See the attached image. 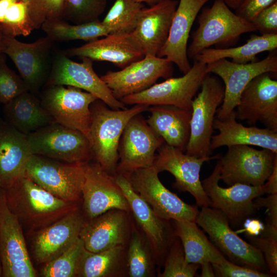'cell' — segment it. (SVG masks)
Wrapping results in <instances>:
<instances>
[{"label": "cell", "instance_id": "cell-1", "mask_svg": "<svg viewBox=\"0 0 277 277\" xmlns=\"http://www.w3.org/2000/svg\"><path fill=\"white\" fill-rule=\"evenodd\" d=\"M3 189L8 207L30 236L79 208L80 204L56 197L26 175Z\"/></svg>", "mask_w": 277, "mask_h": 277}, {"label": "cell", "instance_id": "cell-2", "mask_svg": "<svg viewBox=\"0 0 277 277\" xmlns=\"http://www.w3.org/2000/svg\"><path fill=\"white\" fill-rule=\"evenodd\" d=\"M108 107L99 99L91 104L89 140L96 162L106 171L114 175L122 133L129 121L135 115L148 110V106L136 104L129 109L118 110Z\"/></svg>", "mask_w": 277, "mask_h": 277}, {"label": "cell", "instance_id": "cell-3", "mask_svg": "<svg viewBox=\"0 0 277 277\" xmlns=\"http://www.w3.org/2000/svg\"><path fill=\"white\" fill-rule=\"evenodd\" d=\"M198 28L192 33L187 47L188 58L211 46L228 48L245 33L257 31L254 25L233 13L224 0H215L211 7L204 8L197 16Z\"/></svg>", "mask_w": 277, "mask_h": 277}, {"label": "cell", "instance_id": "cell-4", "mask_svg": "<svg viewBox=\"0 0 277 277\" xmlns=\"http://www.w3.org/2000/svg\"><path fill=\"white\" fill-rule=\"evenodd\" d=\"M86 164L32 154L27 163L26 175L56 197L80 204Z\"/></svg>", "mask_w": 277, "mask_h": 277}, {"label": "cell", "instance_id": "cell-5", "mask_svg": "<svg viewBox=\"0 0 277 277\" xmlns=\"http://www.w3.org/2000/svg\"><path fill=\"white\" fill-rule=\"evenodd\" d=\"M192 103L190 136L185 153L197 157L210 156V145L217 110L223 101L225 86L217 76L208 73Z\"/></svg>", "mask_w": 277, "mask_h": 277}, {"label": "cell", "instance_id": "cell-6", "mask_svg": "<svg viewBox=\"0 0 277 277\" xmlns=\"http://www.w3.org/2000/svg\"><path fill=\"white\" fill-rule=\"evenodd\" d=\"M32 154L67 163H87L93 157L81 132L54 122L27 135Z\"/></svg>", "mask_w": 277, "mask_h": 277}, {"label": "cell", "instance_id": "cell-7", "mask_svg": "<svg viewBox=\"0 0 277 277\" xmlns=\"http://www.w3.org/2000/svg\"><path fill=\"white\" fill-rule=\"evenodd\" d=\"M276 161L277 153L267 149L258 150L249 145L229 146L217 161L220 180L228 186L238 183L262 185L272 173Z\"/></svg>", "mask_w": 277, "mask_h": 277}, {"label": "cell", "instance_id": "cell-8", "mask_svg": "<svg viewBox=\"0 0 277 277\" xmlns=\"http://www.w3.org/2000/svg\"><path fill=\"white\" fill-rule=\"evenodd\" d=\"M195 222L230 261L260 271L266 270L262 253L231 228L228 219L221 211L209 207H202Z\"/></svg>", "mask_w": 277, "mask_h": 277}, {"label": "cell", "instance_id": "cell-9", "mask_svg": "<svg viewBox=\"0 0 277 277\" xmlns=\"http://www.w3.org/2000/svg\"><path fill=\"white\" fill-rule=\"evenodd\" d=\"M207 74L206 65L194 61L193 66L183 76L168 78L120 101L125 105H172L192 110V101Z\"/></svg>", "mask_w": 277, "mask_h": 277}, {"label": "cell", "instance_id": "cell-10", "mask_svg": "<svg viewBox=\"0 0 277 277\" xmlns=\"http://www.w3.org/2000/svg\"><path fill=\"white\" fill-rule=\"evenodd\" d=\"M54 43L47 35L27 43L2 35V54L11 59L29 91L35 93L45 85L51 67Z\"/></svg>", "mask_w": 277, "mask_h": 277}, {"label": "cell", "instance_id": "cell-11", "mask_svg": "<svg viewBox=\"0 0 277 277\" xmlns=\"http://www.w3.org/2000/svg\"><path fill=\"white\" fill-rule=\"evenodd\" d=\"M159 173L152 165L137 169L126 177L133 189L161 219L195 222L199 212L196 207L187 204L168 190L161 182Z\"/></svg>", "mask_w": 277, "mask_h": 277}, {"label": "cell", "instance_id": "cell-12", "mask_svg": "<svg viewBox=\"0 0 277 277\" xmlns=\"http://www.w3.org/2000/svg\"><path fill=\"white\" fill-rule=\"evenodd\" d=\"M92 94L69 86H46L42 93L43 107L54 122L83 133L89 140Z\"/></svg>", "mask_w": 277, "mask_h": 277}, {"label": "cell", "instance_id": "cell-13", "mask_svg": "<svg viewBox=\"0 0 277 277\" xmlns=\"http://www.w3.org/2000/svg\"><path fill=\"white\" fill-rule=\"evenodd\" d=\"M206 71L218 76L225 86L223 101L215 117L222 120L235 110L242 91L252 79L262 73H276V49L270 51L267 56L261 61L246 64H238L222 58L207 64Z\"/></svg>", "mask_w": 277, "mask_h": 277}, {"label": "cell", "instance_id": "cell-14", "mask_svg": "<svg viewBox=\"0 0 277 277\" xmlns=\"http://www.w3.org/2000/svg\"><path fill=\"white\" fill-rule=\"evenodd\" d=\"M164 143L141 113L133 116L120 140L115 174L126 176L137 169L152 165L156 151Z\"/></svg>", "mask_w": 277, "mask_h": 277}, {"label": "cell", "instance_id": "cell-15", "mask_svg": "<svg viewBox=\"0 0 277 277\" xmlns=\"http://www.w3.org/2000/svg\"><path fill=\"white\" fill-rule=\"evenodd\" d=\"M77 63L63 52L52 57L51 67L46 86H69L87 91L102 101L112 109H124L125 105L113 95L111 90L95 73L93 61L81 58Z\"/></svg>", "mask_w": 277, "mask_h": 277}, {"label": "cell", "instance_id": "cell-16", "mask_svg": "<svg viewBox=\"0 0 277 277\" xmlns=\"http://www.w3.org/2000/svg\"><path fill=\"white\" fill-rule=\"evenodd\" d=\"M0 261L4 277H34L23 227L0 187Z\"/></svg>", "mask_w": 277, "mask_h": 277}, {"label": "cell", "instance_id": "cell-17", "mask_svg": "<svg viewBox=\"0 0 277 277\" xmlns=\"http://www.w3.org/2000/svg\"><path fill=\"white\" fill-rule=\"evenodd\" d=\"M220 167L217 162L212 173L201 182L210 205L221 211L229 222L240 224L256 210L254 200L266 193L265 183L260 186L235 184L224 188L219 185Z\"/></svg>", "mask_w": 277, "mask_h": 277}, {"label": "cell", "instance_id": "cell-18", "mask_svg": "<svg viewBox=\"0 0 277 277\" xmlns=\"http://www.w3.org/2000/svg\"><path fill=\"white\" fill-rule=\"evenodd\" d=\"M153 165L159 172L166 171L175 178L173 186L180 191L188 192L195 199L200 207H209L210 200L200 179V173L204 162L219 159L220 154L206 157H197L164 143L157 150Z\"/></svg>", "mask_w": 277, "mask_h": 277}, {"label": "cell", "instance_id": "cell-19", "mask_svg": "<svg viewBox=\"0 0 277 277\" xmlns=\"http://www.w3.org/2000/svg\"><path fill=\"white\" fill-rule=\"evenodd\" d=\"M173 73V63L166 58L146 55L121 70L108 71L101 78L114 97L120 100L149 88L160 78L172 77Z\"/></svg>", "mask_w": 277, "mask_h": 277}, {"label": "cell", "instance_id": "cell-20", "mask_svg": "<svg viewBox=\"0 0 277 277\" xmlns=\"http://www.w3.org/2000/svg\"><path fill=\"white\" fill-rule=\"evenodd\" d=\"M82 202L86 219L112 209L130 211L127 200L116 183L114 175L106 171L97 162L86 164Z\"/></svg>", "mask_w": 277, "mask_h": 277}, {"label": "cell", "instance_id": "cell-21", "mask_svg": "<svg viewBox=\"0 0 277 277\" xmlns=\"http://www.w3.org/2000/svg\"><path fill=\"white\" fill-rule=\"evenodd\" d=\"M236 120L248 124L258 122L277 131V81L269 73L252 79L242 91L235 108Z\"/></svg>", "mask_w": 277, "mask_h": 277}, {"label": "cell", "instance_id": "cell-22", "mask_svg": "<svg viewBox=\"0 0 277 277\" xmlns=\"http://www.w3.org/2000/svg\"><path fill=\"white\" fill-rule=\"evenodd\" d=\"M86 217L80 208L34 233L32 252L38 264H45L67 250L79 238Z\"/></svg>", "mask_w": 277, "mask_h": 277}, {"label": "cell", "instance_id": "cell-23", "mask_svg": "<svg viewBox=\"0 0 277 277\" xmlns=\"http://www.w3.org/2000/svg\"><path fill=\"white\" fill-rule=\"evenodd\" d=\"M178 4L176 0H162L141 11L130 33L144 55L157 56L167 40Z\"/></svg>", "mask_w": 277, "mask_h": 277}, {"label": "cell", "instance_id": "cell-24", "mask_svg": "<svg viewBox=\"0 0 277 277\" xmlns=\"http://www.w3.org/2000/svg\"><path fill=\"white\" fill-rule=\"evenodd\" d=\"M68 57H87L96 61L109 62L123 69L142 59L145 55L130 33L109 34L81 46L63 51Z\"/></svg>", "mask_w": 277, "mask_h": 277}, {"label": "cell", "instance_id": "cell-25", "mask_svg": "<svg viewBox=\"0 0 277 277\" xmlns=\"http://www.w3.org/2000/svg\"><path fill=\"white\" fill-rule=\"evenodd\" d=\"M209 1L180 0L167 40L157 55L175 64L184 74L191 67L187 53L191 27L200 10Z\"/></svg>", "mask_w": 277, "mask_h": 277}, {"label": "cell", "instance_id": "cell-26", "mask_svg": "<svg viewBox=\"0 0 277 277\" xmlns=\"http://www.w3.org/2000/svg\"><path fill=\"white\" fill-rule=\"evenodd\" d=\"M127 212L112 209L86 219L80 234L85 249L98 252L124 246L129 232Z\"/></svg>", "mask_w": 277, "mask_h": 277}, {"label": "cell", "instance_id": "cell-27", "mask_svg": "<svg viewBox=\"0 0 277 277\" xmlns=\"http://www.w3.org/2000/svg\"><path fill=\"white\" fill-rule=\"evenodd\" d=\"M32 154L27 135L0 120V187H8L26 175Z\"/></svg>", "mask_w": 277, "mask_h": 277}, {"label": "cell", "instance_id": "cell-28", "mask_svg": "<svg viewBox=\"0 0 277 277\" xmlns=\"http://www.w3.org/2000/svg\"><path fill=\"white\" fill-rule=\"evenodd\" d=\"M213 129L219 133L211 137L212 150L222 146L249 145L260 147L277 153V131L267 128L245 126L236 121L235 110L225 118H215Z\"/></svg>", "mask_w": 277, "mask_h": 277}, {"label": "cell", "instance_id": "cell-29", "mask_svg": "<svg viewBox=\"0 0 277 277\" xmlns=\"http://www.w3.org/2000/svg\"><path fill=\"white\" fill-rule=\"evenodd\" d=\"M116 183L128 203L130 211L144 231L154 252L160 255L169 244L170 233L165 221L159 217L147 202L132 188L127 178L115 174Z\"/></svg>", "mask_w": 277, "mask_h": 277}, {"label": "cell", "instance_id": "cell-30", "mask_svg": "<svg viewBox=\"0 0 277 277\" xmlns=\"http://www.w3.org/2000/svg\"><path fill=\"white\" fill-rule=\"evenodd\" d=\"M150 115L146 120L165 143L185 151L190 136L192 110L172 105L148 107Z\"/></svg>", "mask_w": 277, "mask_h": 277}, {"label": "cell", "instance_id": "cell-31", "mask_svg": "<svg viewBox=\"0 0 277 277\" xmlns=\"http://www.w3.org/2000/svg\"><path fill=\"white\" fill-rule=\"evenodd\" d=\"M3 113L8 124L26 135L54 122L41 100L29 91L4 104Z\"/></svg>", "mask_w": 277, "mask_h": 277}, {"label": "cell", "instance_id": "cell-32", "mask_svg": "<svg viewBox=\"0 0 277 277\" xmlns=\"http://www.w3.org/2000/svg\"><path fill=\"white\" fill-rule=\"evenodd\" d=\"M174 235L181 241L185 259L189 263L219 264L225 258L211 243L194 221L173 220Z\"/></svg>", "mask_w": 277, "mask_h": 277}, {"label": "cell", "instance_id": "cell-33", "mask_svg": "<svg viewBox=\"0 0 277 277\" xmlns=\"http://www.w3.org/2000/svg\"><path fill=\"white\" fill-rule=\"evenodd\" d=\"M277 34H252L243 45L224 48H208L201 51L192 59L207 65L222 58H231L238 64L258 61L256 55L261 52L276 49Z\"/></svg>", "mask_w": 277, "mask_h": 277}, {"label": "cell", "instance_id": "cell-34", "mask_svg": "<svg viewBox=\"0 0 277 277\" xmlns=\"http://www.w3.org/2000/svg\"><path fill=\"white\" fill-rule=\"evenodd\" d=\"M41 28L54 42L73 40L90 42L110 33L99 19L80 24H70L63 19L46 21Z\"/></svg>", "mask_w": 277, "mask_h": 277}, {"label": "cell", "instance_id": "cell-35", "mask_svg": "<svg viewBox=\"0 0 277 277\" xmlns=\"http://www.w3.org/2000/svg\"><path fill=\"white\" fill-rule=\"evenodd\" d=\"M124 246L91 252L86 249L80 261L76 276L109 277L117 274L122 261Z\"/></svg>", "mask_w": 277, "mask_h": 277}, {"label": "cell", "instance_id": "cell-36", "mask_svg": "<svg viewBox=\"0 0 277 277\" xmlns=\"http://www.w3.org/2000/svg\"><path fill=\"white\" fill-rule=\"evenodd\" d=\"M142 3L134 0H115L102 23L109 31L114 33H130L137 23L142 9Z\"/></svg>", "mask_w": 277, "mask_h": 277}, {"label": "cell", "instance_id": "cell-37", "mask_svg": "<svg viewBox=\"0 0 277 277\" xmlns=\"http://www.w3.org/2000/svg\"><path fill=\"white\" fill-rule=\"evenodd\" d=\"M86 250L79 238L67 250L58 256L44 264L41 270L44 277L76 276L81 259Z\"/></svg>", "mask_w": 277, "mask_h": 277}, {"label": "cell", "instance_id": "cell-38", "mask_svg": "<svg viewBox=\"0 0 277 277\" xmlns=\"http://www.w3.org/2000/svg\"><path fill=\"white\" fill-rule=\"evenodd\" d=\"M34 29L27 5L21 0L10 5L0 24V32L2 35L14 37L27 36Z\"/></svg>", "mask_w": 277, "mask_h": 277}, {"label": "cell", "instance_id": "cell-39", "mask_svg": "<svg viewBox=\"0 0 277 277\" xmlns=\"http://www.w3.org/2000/svg\"><path fill=\"white\" fill-rule=\"evenodd\" d=\"M107 0H66L63 20L80 24L99 19Z\"/></svg>", "mask_w": 277, "mask_h": 277}, {"label": "cell", "instance_id": "cell-40", "mask_svg": "<svg viewBox=\"0 0 277 277\" xmlns=\"http://www.w3.org/2000/svg\"><path fill=\"white\" fill-rule=\"evenodd\" d=\"M127 266L130 277L150 276L149 255L143 239L138 234H133L131 239L128 251Z\"/></svg>", "mask_w": 277, "mask_h": 277}, {"label": "cell", "instance_id": "cell-41", "mask_svg": "<svg viewBox=\"0 0 277 277\" xmlns=\"http://www.w3.org/2000/svg\"><path fill=\"white\" fill-rule=\"evenodd\" d=\"M66 0H32L28 6L34 29L46 21L63 19Z\"/></svg>", "mask_w": 277, "mask_h": 277}, {"label": "cell", "instance_id": "cell-42", "mask_svg": "<svg viewBox=\"0 0 277 277\" xmlns=\"http://www.w3.org/2000/svg\"><path fill=\"white\" fill-rule=\"evenodd\" d=\"M199 264L189 263L185 259L182 246L175 243L171 247L165 261L161 277H193L200 267Z\"/></svg>", "mask_w": 277, "mask_h": 277}, {"label": "cell", "instance_id": "cell-43", "mask_svg": "<svg viewBox=\"0 0 277 277\" xmlns=\"http://www.w3.org/2000/svg\"><path fill=\"white\" fill-rule=\"evenodd\" d=\"M29 91L21 76L11 69L5 58L0 55V104H6Z\"/></svg>", "mask_w": 277, "mask_h": 277}, {"label": "cell", "instance_id": "cell-44", "mask_svg": "<svg viewBox=\"0 0 277 277\" xmlns=\"http://www.w3.org/2000/svg\"><path fill=\"white\" fill-rule=\"evenodd\" d=\"M215 276L270 277L271 274L233 263L226 259L217 264H212Z\"/></svg>", "mask_w": 277, "mask_h": 277}, {"label": "cell", "instance_id": "cell-45", "mask_svg": "<svg viewBox=\"0 0 277 277\" xmlns=\"http://www.w3.org/2000/svg\"><path fill=\"white\" fill-rule=\"evenodd\" d=\"M251 244L263 254L267 267L274 275L277 274V241L256 236L247 235Z\"/></svg>", "mask_w": 277, "mask_h": 277}, {"label": "cell", "instance_id": "cell-46", "mask_svg": "<svg viewBox=\"0 0 277 277\" xmlns=\"http://www.w3.org/2000/svg\"><path fill=\"white\" fill-rule=\"evenodd\" d=\"M251 22L261 34H277V1L260 11Z\"/></svg>", "mask_w": 277, "mask_h": 277}, {"label": "cell", "instance_id": "cell-47", "mask_svg": "<svg viewBox=\"0 0 277 277\" xmlns=\"http://www.w3.org/2000/svg\"><path fill=\"white\" fill-rule=\"evenodd\" d=\"M276 1L277 0H242L235 9V13L251 22L260 11Z\"/></svg>", "mask_w": 277, "mask_h": 277}, {"label": "cell", "instance_id": "cell-48", "mask_svg": "<svg viewBox=\"0 0 277 277\" xmlns=\"http://www.w3.org/2000/svg\"><path fill=\"white\" fill-rule=\"evenodd\" d=\"M255 209L266 207L269 212L266 226L277 229V193L269 194L267 197L259 196L254 200Z\"/></svg>", "mask_w": 277, "mask_h": 277}, {"label": "cell", "instance_id": "cell-49", "mask_svg": "<svg viewBox=\"0 0 277 277\" xmlns=\"http://www.w3.org/2000/svg\"><path fill=\"white\" fill-rule=\"evenodd\" d=\"M264 228L263 223L258 220H246L244 228L235 231L238 234L245 232L247 235L256 236L260 235Z\"/></svg>", "mask_w": 277, "mask_h": 277}, {"label": "cell", "instance_id": "cell-50", "mask_svg": "<svg viewBox=\"0 0 277 277\" xmlns=\"http://www.w3.org/2000/svg\"><path fill=\"white\" fill-rule=\"evenodd\" d=\"M266 181L265 183L266 193H277V161L274 163L272 173Z\"/></svg>", "mask_w": 277, "mask_h": 277}, {"label": "cell", "instance_id": "cell-51", "mask_svg": "<svg viewBox=\"0 0 277 277\" xmlns=\"http://www.w3.org/2000/svg\"><path fill=\"white\" fill-rule=\"evenodd\" d=\"M201 274L202 277H214L215 276L212 265L210 263H205L201 264Z\"/></svg>", "mask_w": 277, "mask_h": 277}, {"label": "cell", "instance_id": "cell-52", "mask_svg": "<svg viewBox=\"0 0 277 277\" xmlns=\"http://www.w3.org/2000/svg\"><path fill=\"white\" fill-rule=\"evenodd\" d=\"M19 0H0V24L2 22L6 13L13 3Z\"/></svg>", "mask_w": 277, "mask_h": 277}, {"label": "cell", "instance_id": "cell-53", "mask_svg": "<svg viewBox=\"0 0 277 277\" xmlns=\"http://www.w3.org/2000/svg\"><path fill=\"white\" fill-rule=\"evenodd\" d=\"M242 0H224L226 5L230 8L233 9H235Z\"/></svg>", "mask_w": 277, "mask_h": 277}, {"label": "cell", "instance_id": "cell-54", "mask_svg": "<svg viewBox=\"0 0 277 277\" xmlns=\"http://www.w3.org/2000/svg\"><path fill=\"white\" fill-rule=\"evenodd\" d=\"M136 2H139V3H145L150 6L154 5L159 2H160L162 0H134Z\"/></svg>", "mask_w": 277, "mask_h": 277}, {"label": "cell", "instance_id": "cell-55", "mask_svg": "<svg viewBox=\"0 0 277 277\" xmlns=\"http://www.w3.org/2000/svg\"><path fill=\"white\" fill-rule=\"evenodd\" d=\"M2 34L0 32V55L2 54L1 52V42H2Z\"/></svg>", "mask_w": 277, "mask_h": 277}, {"label": "cell", "instance_id": "cell-56", "mask_svg": "<svg viewBox=\"0 0 277 277\" xmlns=\"http://www.w3.org/2000/svg\"><path fill=\"white\" fill-rule=\"evenodd\" d=\"M24 2H25V3L27 4V5L29 3V2L30 1V0H21Z\"/></svg>", "mask_w": 277, "mask_h": 277}, {"label": "cell", "instance_id": "cell-57", "mask_svg": "<svg viewBox=\"0 0 277 277\" xmlns=\"http://www.w3.org/2000/svg\"><path fill=\"white\" fill-rule=\"evenodd\" d=\"M2 276V268L1 266H0V276Z\"/></svg>", "mask_w": 277, "mask_h": 277}]
</instances>
